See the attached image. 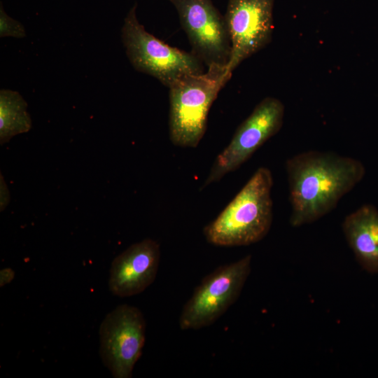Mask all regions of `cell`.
I'll list each match as a JSON object with an SVG mask.
<instances>
[{"instance_id": "cell-4", "label": "cell", "mask_w": 378, "mask_h": 378, "mask_svg": "<svg viewBox=\"0 0 378 378\" xmlns=\"http://www.w3.org/2000/svg\"><path fill=\"white\" fill-rule=\"evenodd\" d=\"M136 6L125 19L122 38L136 71L155 77L168 88L187 76L205 71L204 63L193 53L170 46L148 33L136 18Z\"/></svg>"}, {"instance_id": "cell-8", "label": "cell", "mask_w": 378, "mask_h": 378, "mask_svg": "<svg viewBox=\"0 0 378 378\" xmlns=\"http://www.w3.org/2000/svg\"><path fill=\"white\" fill-rule=\"evenodd\" d=\"M176 8L191 52L208 68L227 69L231 43L225 17L211 0H169Z\"/></svg>"}, {"instance_id": "cell-12", "label": "cell", "mask_w": 378, "mask_h": 378, "mask_svg": "<svg viewBox=\"0 0 378 378\" xmlns=\"http://www.w3.org/2000/svg\"><path fill=\"white\" fill-rule=\"evenodd\" d=\"M31 119L27 104L16 92L8 89L0 91V144L8 142L13 136L27 132Z\"/></svg>"}, {"instance_id": "cell-3", "label": "cell", "mask_w": 378, "mask_h": 378, "mask_svg": "<svg viewBox=\"0 0 378 378\" xmlns=\"http://www.w3.org/2000/svg\"><path fill=\"white\" fill-rule=\"evenodd\" d=\"M230 78L226 69L211 67L202 74L187 76L169 88V129L174 145H199L206 132L211 105Z\"/></svg>"}, {"instance_id": "cell-13", "label": "cell", "mask_w": 378, "mask_h": 378, "mask_svg": "<svg viewBox=\"0 0 378 378\" xmlns=\"http://www.w3.org/2000/svg\"><path fill=\"white\" fill-rule=\"evenodd\" d=\"M0 36L15 38L26 36L24 26L20 22L9 17L2 7L0 9Z\"/></svg>"}, {"instance_id": "cell-6", "label": "cell", "mask_w": 378, "mask_h": 378, "mask_svg": "<svg viewBox=\"0 0 378 378\" xmlns=\"http://www.w3.org/2000/svg\"><path fill=\"white\" fill-rule=\"evenodd\" d=\"M283 103L265 97L239 125L229 144L217 155L202 188L219 181L246 162L268 139L281 130L284 117Z\"/></svg>"}, {"instance_id": "cell-5", "label": "cell", "mask_w": 378, "mask_h": 378, "mask_svg": "<svg viewBox=\"0 0 378 378\" xmlns=\"http://www.w3.org/2000/svg\"><path fill=\"white\" fill-rule=\"evenodd\" d=\"M251 255L218 267L203 279L184 305L181 330H197L214 323L238 299L251 270Z\"/></svg>"}, {"instance_id": "cell-9", "label": "cell", "mask_w": 378, "mask_h": 378, "mask_svg": "<svg viewBox=\"0 0 378 378\" xmlns=\"http://www.w3.org/2000/svg\"><path fill=\"white\" fill-rule=\"evenodd\" d=\"M274 0H229L224 15L231 43L226 74L272 41Z\"/></svg>"}, {"instance_id": "cell-15", "label": "cell", "mask_w": 378, "mask_h": 378, "mask_svg": "<svg viewBox=\"0 0 378 378\" xmlns=\"http://www.w3.org/2000/svg\"><path fill=\"white\" fill-rule=\"evenodd\" d=\"M15 273L12 269L5 268L1 270L0 272V286H4L10 283L13 279Z\"/></svg>"}, {"instance_id": "cell-14", "label": "cell", "mask_w": 378, "mask_h": 378, "mask_svg": "<svg viewBox=\"0 0 378 378\" xmlns=\"http://www.w3.org/2000/svg\"><path fill=\"white\" fill-rule=\"evenodd\" d=\"M1 211L4 210L9 202L10 195L7 186L1 174Z\"/></svg>"}, {"instance_id": "cell-10", "label": "cell", "mask_w": 378, "mask_h": 378, "mask_svg": "<svg viewBox=\"0 0 378 378\" xmlns=\"http://www.w3.org/2000/svg\"><path fill=\"white\" fill-rule=\"evenodd\" d=\"M160 258V245L151 239L129 246L111 263L108 281L111 292L120 298L143 292L155 281Z\"/></svg>"}, {"instance_id": "cell-1", "label": "cell", "mask_w": 378, "mask_h": 378, "mask_svg": "<svg viewBox=\"0 0 378 378\" xmlns=\"http://www.w3.org/2000/svg\"><path fill=\"white\" fill-rule=\"evenodd\" d=\"M293 227L312 223L332 211L365 174L360 160L333 152L309 150L286 162Z\"/></svg>"}, {"instance_id": "cell-7", "label": "cell", "mask_w": 378, "mask_h": 378, "mask_svg": "<svg viewBox=\"0 0 378 378\" xmlns=\"http://www.w3.org/2000/svg\"><path fill=\"white\" fill-rule=\"evenodd\" d=\"M146 338V321L136 307L121 304L108 313L99 328V354L115 378H130Z\"/></svg>"}, {"instance_id": "cell-11", "label": "cell", "mask_w": 378, "mask_h": 378, "mask_svg": "<svg viewBox=\"0 0 378 378\" xmlns=\"http://www.w3.org/2000/svg\"><path fill=\"white\" fill-rule=\"evenodd\" d=\"M346 241L360 266L378 274V209L372 204L360 206L342 223Z\"/></svg>"}, {"instance_id": "cell-2", "label": "cell", "mask_w": 378, "mask_h": 378, "mask_svg": "<svg viewBox=\"0 0 378 378\" xmlns=\"http://www.w3.org/2000/svg\"><path fill=\"white\" fill-rule=\"evenodd\" d=\"M272 186L271 171L259 167L218 216L204 227L206 241L230 247L262 240L272 224Z\"/></svg>"}]
</instances>
